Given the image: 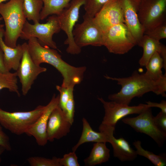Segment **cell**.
Wrapping results in <instances>:
<instances>
[{"mask_svg":"<svg viewBox=\"0 0 166 166\" xmlns=\"http://www.w3.org/2000/svg\"><path fill=\"white\" fill-rule=\"evenodd\" d=\"M104 77L107 79L116 81L121 86L118 92L108 96V99L111 101L129 105L135 97H141L150 92L166 97V75L158 80L152 78L145 73L140 74L136 71L128 77H113L107 75Z\"/></svg>","mask_w":166,"mask_h":166,"instance_id":"obj_1","label":"cell"},{"mask_svg":"<svg viewBox=\"0 0 166 166\" xmlns=\"http://www.w3.org/2000/svg\"><path fill=\"white\" fill-rule=\"evenodd\" d=\"M28 40V50L34 62L38 65L47 63L55 68L63 77L61 86L73 89L82 81L86 69L85 66L70 65L62 59L56 49L42 46L36 38H31Z\"/></svg>","mask_w":166,"mask_h":166,"instance_id":"obj_2","label":"cell"},{"mask_svg":"<svg viewBox=\"0 0 166 166\" xmlns=\"http://www.w3.org/2000/svg\"><path fill=\"white\" fill-rule=\"evenodd\" d=\"M23 0H10L0 4V14L5 23L3 40L11 48L17 45L26 18L22 8Z\"/></svg>","mask_w":166,"mask_h":166,"instance_id":"obj_3","label":"cell"},{"mask_svg":"<svg viewBox=\"0 0 166 166\" xmlns=\"http://www.w3.org/2000/svg\"><path fill=\"white\" fill-rule=\"evenodd\" d=\"M46 108V105H39L30 111L10 112L0 108V124L13 134L20 135L25 133L43 114Z\"/></svg>","mask_w":166,"mask_h":166,"instance_id":"obj_4","label":"cell"},{"mask_svg":"<svg viewBox=\"0 0 166 166\" xmlns=\"http://www.w3.org/2000/svg\"><path fill=\"white\" fill-rule=\"evenodd\" d=\"M47 21L44 23L38 22L31 24L26 20L20 38L26 40L35 38L42 46L57 49L56 43L53 39V35L61 30L57 16H49Z\"/></svg>","mask_w":166,"mask_h":166,"instance_id":"obj_5","label":"cell"},{"mask_svg":"<svg viewBox=\"0 0 166 166\" xmlns=\"http://www.w3.org/2000/svg\"><path fill=\"white\" fill-rule=\"evenodd\" d=\"M103 45L112 53L123 54L127 53L137 43L124 23L114 25L103 32Z\"/></svg>","mask_w":166,"mask_h":166,"instance_id":"obj_6","label":"cell"},{"mask_svg":"<svg viewBox=\"0 0 166 166\" xmlns=\"http://www.w3.org/2000/svg\"><path fill=\"white\" fill-rule=\"evenodd\" d=\"M85 1L72 0L61 13L57 15L61 30L65 32L67 36L64 42L68 45L66 51L70 54H78L81 51V48L74 41L73 32L79 19L80 9L84 5Z\"/></svg>","mask_w":166,"mask_h":166,"instance_id":"obj_7","label":"cell"},{"mask_svg":"<svg viewBox=\"0 0 166 166\" xmlns=\"http://www.w3.org/2000/svg\"><path fill=\"white\" fill-rule=\"evenodd\" d=\"M138 15L144 33L153 29L166 22V0H141Z\"/></svg>","mask_w":166,"mask_h":166,"instance_id":"obj_8","label":"cell"},{"mask_svg":"<svg viewBox=\"0 0 166 166\" xmlns=\"http://www.w3.org/2000/svg\"><path fill=\"white\" fill-rule=\"evenodd\" d=\"M122 121L136 132L148 136L160 147L162 146L165 141L166 133L156 125L151 107L145 109L136 117H124Z\"/></svg>","mask_w":166,"mask_h":166,"instance_id":"obj_9","label":"cell"},{"mask_svg":"<svg viewBox=\"0 0 166 166\" xmlns=\"http://www.w3.org/2000/svg\"><path fill=\"white\" fill-rule=\"evenodd\" d=\"M92 18L85 14L83 21L76 24L73 32L74 41L79 47L91 45L101 46L103 45V32Z\"/></svg>","mask_w":166,"mask_h":166,"instance_id":"obj_10","label":"cell"},{"mask_svg":"<svg viewBox=\"0 0 166 166\" xmlns=\"http://www.w3.org/2000/svg\"><path fill=\"white\" fill-rule=\"evenodd\" d=\"M22 44L23 55L16 72L22 85V94L23 95L26 96L38 76L42 73L46 72L47 69L34 63L30 54L27 43L24 42Z\"/></svg>","mask_w":166,"mask_h":166,"instance_id":"obj_11","label":"cell"},{"mask_svg":"<svg viewBox=\"0 0 166 166\" xmlns=\"http://www.w3.org/2000/svg\"><path fill=\"white\" fill-rule=\"evenodd\" d=\"M98 99L103 104L105 110L101 123L115 127L117 122L125 117L132 114H139L149 107L147 104L129 106L113 101H105L102 97H98Z\"/></svg>","mask_w":166,"mask_h":166,"instance_id":"obj_12","label":"cell"},{"mask_svg":"<svg viewBox=\"0 0 166 166\" xmlns=\"http://www.w3.org/2000/svg\"><path fill=\"white\" fill-rule=\"evenodd\" d=\"M93 19L103 32L114 25L124 23L119 0H109Z\"/></svg>","mask_w":166,"mask_h":166,"instance_id":"obj_13","label":"cell"},{"mask_svg":"<svg viewBox=\"0 0 166 166\" xmlns=\"http://www.w3.org/2000/svg\"><path fill=\"white\" fill-rule=\"evenodd\" d=\"M59 95L54 94L43 114L26 131V134L34 137L38 144L44 146L48 141L47 128L49 116L53 110L59 105Z\"/></svg>","mask_w":166,"mask_h":166,"instance_id":"obj_14","label":"cell"},{"mask_svg":"<svg viewBox=\"0 0 166 166\" xmlns=\"http://www.w3.org/2000/svg\"><path fill=\"white\" fill-rule=\"evenodd\" d=\"M122 10L124 23L128 28L137 45L144 35V31L139 21L138 11L140 1L119 0Z\"/></svg>","mask_w":166,"mask_h":166,"instance_id":"obj_15","label":"cell"},{"mask_svg":"<svg viewBox=\"0 0 166 166\" xmlns=\"http://www.w3.org/2000/svg\"><path fill=\"white\" fill-rule=\"evenodd\" d=\"M99 130V131L105 132L108 136L109 143L112 145L114 157L122 162L132 161L136 159L138 155L129 143L123 137L116 138L114 136L115 127L101 123Z\"/></svg>","mask_w":166,"mask_h":166,"instance_id":"obj_16","label":"cell"},{"mask_svg":"<svg viewBox=\"0 0 166 166\" xmlns=\"http://www.w3.org/2000/svg\"><path fill=\"white\" fill-rule=\"evenodd\" d=\"M72 125L58 105L53 110L49 118L47 128L48 141L52 142L66 136Z\"/></svg>","mask_w":166,"mask_h":166,"instance_id":"obj_17","label":"cell"},{"mask_svg":"<svg viewBox=\"0 0 166 166\" xmlns=\"http://www.w3.org/2000/svg\"><path fill=\"white\" fill-rule=\"evenodd\" d=\"M137 45L142 47L143 50V55L139 61L140 66H145L150 58L156 52L160 54L164 63L166 64V47L159 41L144 34Z\"/></svg>","mask_w":166,"mask_h":166,"instance_id":"obj_18","label":"cell"},{"mask_svg":"<svg viewBox=\"0 0 166 166\" xmlns=\"http://www.w3.org/2000/svg\"><path fill=\"white\" fill-rule=\"evenodd\" d=\"M4 30L0 33V47L4 55V62L7 70L17 71L20 64L23 52V44H18L15 48H11L5 43L3 40Z\"/></svg>","mask_w":166,"mask_h":166,"instance_id":"obj_19","label":"cell"},{"mask_svg":"<svg viewBox=\"0 0 166 166\" xmlns=\"http://www.w3.org/2000/svg\"><path fill=\"white\" fill-rule=\"evenodd\" d=\"M83 129L81 136L77 143L72 148V151L76 152L81 144L87 142H109V137L103 131L96 132L93 130L87 120L83 117L82 119Z\"/></svg>","mask_w":166,"mask_h":166,"instance_id":"obj_20","label":"cell"},{"mask_svg":"<svg viewBox=\"0 0 166 166\" xmlns=\"http://www.w3.org/2000/svg\"><path fill=\"white\" fill-rule=\"evenodd\" d=\"M106 142L95 143L88 157L84 161L85 165L94 166L108 161L110 158V149Z\"/></svg>","mask_w":166,"mask_h":166,"instance_id":"obj_21","label":"cell"},{"mask_svg":"<svg viewBox=\"0 0 166 166\" xmlns=\"http://www.w3.org/2000/svg\"><path fill=\"white\" fill-rule=\"evenodd\" d=\"M72 0H42L43 6L40 13V20L50 15H59Z\"/></svg>","mask_w":166,"mask_h":166,"instance_id":"obj_22","label":"cell"},{"mask_svg":"<svg viewBox=\"0 0 166 166\" xmlns=\"http://www.w3.org/2000/svg\"><path fill=\"white\" fill-rule=\"evenodd\" d=\"M145 67L147 69L145 73L155 80H160L166 74H162L161 69L163 68L166 71V65L158 52L152 55Z\"/></svg>","mask_w":166,"mask_h":166,"instance_id":"obj_23","label":"cell"},{"mask_svg":"<svg viewBox=\"0 0 166 166\" xmlns=\"http://www.w3.org/2000/svg\"><path fill=\"white\" fill-rule=\"evenodd\" d=\"M43 4L42 0H23V10L26 18L34 23L39 22Z\"/></svg>","mask_w":166,"mask_h":166,"instance_id":"obj_24","label":"cell"},{"mask_svg":"<svg viewBox=\"0 0 166 166\" xmlns=\"http://www.w3.org/2000/svg\"><path fill=\"white\" fill-rule=\"evenodd\" d=\"M141 142L139 140H135L132 143L136 148L137 155L144 156L149 160L156 166H164L166 165V155L162 153L157 155L153 152L144 149L141 145Z\"/></svg>","mask_w":166,"mask_h":166,"instance_id":"obj_25","label":"cell"},{"mask_svg":"<svg viewBox=\"0 0 166 166\" xmlns=\"http://www.w3.org/2000/svg\"><path fill=\"white\" fill-rule=\"evenodd\" d=\"M17 84L16 72L5 73L0 72V91L3 89H7L10 91L16 93L19 97L20 95Z\"/></svg>","mask_w":166,"mask_h":166,"instance_id":"obj_26","label":"cell"},{"mask_svg":"<svg viewBox=\"0 0 166 166\" xmlns=\"http://www.w3.org/2000/svg\"><path fill=\"white\" fill-rule=\"evenodd\" d=\"M109 0H85L84 8L85 14L94 18Z\"/></svg>","mask_w":166,"mask_h":166,"instance_id":"obj_27","label":"cell"},{"mask_svg":"<svg viewBox=\"0 0 166 166\" xmlns=\"http://www.w3.org/2000/svg\"><path fill=\"white\" fill-rule=\"evenodd\" d=\"M31 166H60L59 158L53 157L51 159L39 156H32L27 160Z\"/></svg>","mask_w":166,"mask_h":166,"instance_id":"obj_28","label":"cell"},{"mask_svg":"<svg viewBox=\"0 0 166 166\" xmlns=\"http://www.w3.org/2000/svg\"><path fill=\"white\" fill-rule=\"evenodd\" d=\"M146 34L152 38L159 41L166 38V22L155 27L153 29L145 32Z\"/></svg>","mask_w":166,"mask_h":166,"instance_id":"obj_29","label":"cell"},{"mask_svg":"<svg viewBox=\"0 0 166 166\" xmlns=\"http://www.w3.org/2000/svg\"><path fill=\"white\" fill-rule=\"evenodd\" d=\"M73 90L70 93L69 99L65 105L64 110L63 111L66 118L72 125L74 121L75 112V102L73 97Z\"/></svg>","mask_w":166,"mask_h":166,"instance_id":"obj_30","label":"cell"},{"mask_svg":"<svg viewBox=\"0 0 166 166\" xmlns=\"http://www.w3.org/2000/svg\"><path fill=\"white\" fill-rule=\"evenodd\" d=\"M56 88L60 93L59 105L63 111L69 99L70 93L73 90V89L68 88L59 85H57Z\"/></svg>","mask_w":166,"mask_h":166,"instance_id":"obj_31","label":"cell"},{"mask_svg":"<svg viewBox=\"0 0 166 166\" xmlns=\"http://www.w3.org/2000/svg\"><path fill=\"white\" fill-rule=\"evenodd\" d=\"M60 166H79L78 158L75 152L65 154L62 158H59Z\"/></svg>","mask_w":166,"mask_h":166,"instance_id":"obj_32","label":"cell"},{"mask_svg":"<svg viewBox=\"0 0 166 166\" xmlns=\"http://www.w3.org/2000/svg\"><path fill=\"white\" fill-rule=\"evenodd\" d=\"M154 121L157 126L166 133V113L161 111L154 117Z\"/></svg>","mask_w":166,"mask_h":166,"instance_id":"obj_33","label":"cell"},{"mask_svg":"<svg viewBox=\"0 0 166 166\" xmlns=\"http://www.w3.org/2000/svg\"><path fill=\"white\" fill-rule=\"evenodd\" d=\"M2 126L0 124V145L2 146L6 150L10 151L12 148L9 136L3 131Z\"/></svg>","mask_w":166,"mask_h":166,"instance_id":"obj_34","label":"cell"},{"mask_svg":"<svg viewBox=\"0 0 166 166\" xmlns=\"http://www.w3.org/2000/svg\"><path fill=\"white\" fill-rule=\"evenodd\" d=\"M146 104L149 107H156L159 108L163 112L166 113V101L163 100L160 103L152 102L150 101L146 102Z\"/></svg>","mask_w":166,"mask_h":166,"instance_id":"obj_35","label":"cell"},{"mask_svg":"<svg viewBox=\"0 0 166 166\" xmlns=\"http://www.w3.org/2000/svg\"><path fill=\"white\" fill-rule=\"evenodd\" d=\"M0 72L2 73H7L8 71L6 69L4 62V55L3 51L0 47Z\"/></svg>","mask_w":166,"mask_h":166,"instance_id":"obj_36","label":"cell"},{"mask_svg":"<svg viewBox=\"0 0 166 166\" xmlns=\"http://www.w3.org/2000/svg\"><path fill=\"white\" fill-rule=\"evenodd\" d=\"M5 150H6L4 148L0 145V163L1 161V156Z\"/></svg>","mask_w":166,"mask_h":166,"instance_id":"obj_37","label":"cell"},{"mask_svg":"<svg viewBox=\"0 0 166 166\" xmlns=\"http://www.w3.org/2000/svg\"><path fill=\"white\" fill-rule=\"evenodd\" d=\"M3 20L2 18V17H0V22L1 21H2ZM4 25L2 24H0V33L2 31L4 30L3 29V27L4 26Z\"/></svg>","mask_w":166,"mask_h":166,"instance_id":"obj_38","label":"cell"},{"mask_svg":"<svg viewBox=\"0 0 166 166\" xmlns=\"http://www.w3.org/2000/svg\"><path fill=\"white\" fill-rule=\"evenodd\" d=\"M7 0H0V4L1 3H3V2Z\"/></svg>","mask_w":166,"mask_h":166,"instance_id":"obj_39","label":"cell"},{"mask_svg":"<svg viewBox=\"0 0 166 166\" xmlns=\"http://www.w3.org/2000/svg\"><path fill=\"white\" fill-rule=\"evenodd\" d=\"M136 0L139 1H140L141 0Z\"/></svg>","mask_w":166,"mask_h":166,"instance_id":"obj_40","label":"cell"}]
</instances>
